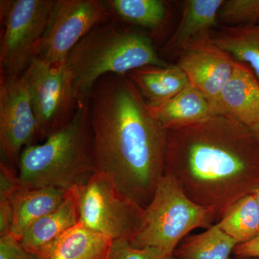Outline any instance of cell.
I'll return each instance as SVG.
<instances>
[{"label": "cell", "instance_id": "cell-17", "mask_svg": "<svg viewBox=\"0 0 259 259\" xmlns=\"http://www.w3.org/2000/svg\"><path fill=\"white\" fill-rule=\"evenodd\" d=\"M128 76L149 106H157L175 97L190 82L178 65L146 66L134 70Z\"/></svg>", "mask_w": 259, "mask_h": 259}, {"label": "cell", "instance_id": "cell-13", "mask_svg": "<svg viewBox=\"0 0 259 259\" xmlns=\"http://www.w3.org/2000/svg\"><path fill=\"white\" fill-rule=\"evenodd\" d=\"M112 243L79 222L35 255L38 259H110Z\"/></svg>", "mask_w": 259, "mask_h": 259}, {"label": "cell", "instance_id": "cell-22", "mask_svg": "<svg viewBox=\"0 0 259 259\" xmlns=\"http://www.w3.org/2000/svg\"><path fill=\"white\" fill-rule=\"evenodd\" d=\"M112 14L127 23L156 30L164 22L166 4L161 0H108Z\"/></svg>", "mask_w": 259, "mask_h": 259}, {"label": "cell", "instance_id": "cell-15", "mask_svg": "<svg viewBox=\"0 0 259 259\" xmlns=\"http://www.w3.org/2000/svg\"><path fill=\"white\" fill-rule=\"evenodd\" d=\"M67 192L59 189L23 187L10 199L13 208L10 233L20 241L34 223L64 202Z\"/></svg>", "mask_w": 259, "mask_h": 259}, {"label": "cell", "instance_id": "cell-16", "mask_svg": "<svg viewBox=\"0 0 259 259\" xmlns=\"http://www.w3.org/2000/svg\"><path fill=\"white\" fill-rule=\"evenodd\" d=\"M79 221L77 202L73 190L57 208L34 223L20 240L25 249L34 254L55 241Z\"/></svg>", "mask_w": 259, "mask_h": 259}, {"label": "cell", "instance_id": "cell-4", "mask_svg": "<svg viewBox=\"0 0 259 259\" xmlns=\"http://www.w3.org/2000/svg\"><path fill=\"white\" fill-rule=\"evenodd\" d=\"M66 64L81 101L107 75L128 74L146 66H168L146 34L110 20L89 32L71 51Z\"/></svg>", "mask_w": 259, "mask_h": 259}, {"label": "cell", "instance_id": "cell-5", "mask_svg": "<svg viewBox=\"0 0 259 259\" xmlns=\"http://www.w3.org/2000/svg\"><path fill=\"white\" fill-rule=\"evenodd\" d=\"M215 221L212 209L193 202L175 177L164 174L129 242L136 248H156L173 255L190 232L199 228L208 229Z\"/></svg>", "mask_w": 259, "mask_h": 259}, {"label": "cell", "instance_id": "cell-19", "mask_svg": "<svg viewBox=\"0 0 259 259\" xmlns=\"http://www.w3.org/2000/svg\"><path fill=\"white\" fill-rule=\"evenodd\" d=\"M224 0H190L176 31L167 42L165 49H182L191 39L208 31L217 23L218 13Z\"/></svg>", "mask_w": 259, "mask_h": 259}, {"label": "cell", "instance_id": "cell-20", "mask_svg": "<svg viewBox=\"0 0 259 259\" xmlns=\"http://www.w3.org/2000/svg\"><path fill=\"white\" fill-rule=\"evenodd\" d=\"M218 224L237 245L259 236V211L254 194L241 197L232 204Z\"/></svg>", "mask_w": 259, "mask_h": 259}, {"label": "cell", "instance_id": "cell-10", "mask_svg": "<svg viewBox=\"0 0 259 259\" xmlns=\"http://www.w3.org/2000/svg\"><path fill=\"white\" fill-rule=\"evenodd\" d=\"M40 141L28 84L22 76H0L1 161L18 171L24 148Z\"/></svg>", "mask_w": 259, "mask_h": 259}, {"label": "cell", "instance_id": "cell-25", "mask_svg": "<svg viewBox=\"0 0 259 259\" xmlns=\"http://www.w3.org/2000/svg\"><path fill=\"white\" fill-rule=\"evenodd\" d=\"M23 187L18 171L0 161V201H10L17 192Z\"/></svg>", "mask_w": 259, "mask_h": 259}, {"label": "cell", "instance_id": "cell-26", "mask_svg": "<svg viewBox=\"0 0 259 259\" xmlns=\"http://www.w3.org/2000/svg\"><path fill=\"white\" fill-rule=\"evenodd\" d=\"M0 259H38L37 255L25 249L18 238L11 233L0 237Z\"/></svg>", "mask_w": 259, "mask_h": 259}, {"label": "cell", "instance_id": "cell-21", "mask_svg": "<svg viewBox=\"0 0 259 259\" xmlns=\"http://www.w3.org/2000/svg\"><path fill=\"white\" fill-rule=\"evenodd\" d=\"M213 39L238 62L249 64L259 79V25L228 27Z\"/></svg>", "mask_w": 259, "mask_h": 259}, {"label": "cell", "instance_id": "cell-12", "mask_svg": "<svg viewBox=\"0 0 259 259\" xmlns=\"http://www.w3.org/2000/svg\"><path fill=\"white\" fill-rule=\"evenodd\" d=\"M210 105L213 116H229L252 127L259 121V83L249 70L237 61L231 77Z\"/></svg>", "mask_w": 259, "mask_h": 259}, {"label": "cell", "instance_id": "cell-3", "mask_svg": "<svg viewBox=\"0 0 259 259\" xmlns=\"http://www.w3.org/2000/svg\"><path fill=\"white\" fill-rule=\"evenodd\" d=\"M18 175L27 187L69 191L84 185L96 173L88 99L80 102L66 127L42 144L24 148Z\"/></svg>", "mask_w": 259, "mask_h": 259}, {"label": "cell", "instance_id": "cell-2", "mask_svg": "<svg viewBox=\"0 0 259 259\" xmlns=\"http://www.w3.org/2000/svg\"><path fill=\"white\" fill-rule=\"evenodd\" d=\"M164 174L193 202L220 221L238 199L259 187V140L248 126L226 115L166 130Z\"/></svg>", "mask_w": 259, "mask_h": 259}, {"label": "cell", "instance_id": "cell-23", "mask_svg": "<svg viewBox=\"0 0 259 259\" xmlns=\"http://www.w3.org/2000/svg\"><path fill=\"white\" fill-rule=\"evenodd\" d=\"M218 18L236 26L254 25L259 22V0H227L218 13Z\"/></svg>", "mask_w": 259, "mask_h": 259}, {"label": "cell", "instance_id": "cell-24", "mask_svg": "<svg viewBox=\"0 0 259 259\" xmlns=\"http://www.w3.org/2000/svg\"><path fill=\"white\" fill-rule=\"evenodd\" d=\"M110 259H174L153 248H136L127 240L113 241Z\"/></svg>", "mask_w": 259, "mask_h": 259}, {"label": "cell", "instance_id": "cell-1", "mask_svg": "<svg viewBox=\"0 0 259 259\" xmlns=\"http://www.w3.org/2000/svg\"><path fill=\"white\" fill-rule=\"evenodd\" d=\"M88 99L97 173L146 208L164 175L166 130L128 74L104 76Z\"/></svg>", "mask_w": 259, "mask_h": 259}, {"label": "cell", "instance_id": "cell-8", "mask_svg": "<svg viewBox=\"0 0 259 259\" xmlns=\"http://www.w3.org/2000/svg\"><path fill=\"white\" fill-rule=\"evenodd\" d=\"M80 223L113 241H130L139 229L144 209L125 198L111 182L95 173L84 185L73 189Z\"/></svg>", "mask_w": 259, "mask_h": 259}, {"label": "cell", "instance_id": "cell-28", "mask_svg": "<svg viewBox=\"0 0 259 259\" xmlns=\"http://www.w3.org/2000/svg\"><path fill=\"white\" fill-rule=\"evenodd\" d=\"M251 129V131H253V134H255V136L258 138L259 140V121L257 122L255 125L252 126V127H250Z\"/></svg>", "mask_w": 259, "mask_h": 259}, {"label": "cell", "instance_id": "cell-29", "mask_svg": "<svg viewBox=\"0 0 259 259\" xmlns=\"http://www.w3.org/2000/svg\"><path fill=\"white\" fill-rule=\"evenodd\" d=\"M253 194H254L255 199H256L257 205H258V208L259 211V187L255 191L254 193Z\"/></svg>", "mask_w": 259, "mask_h": 259}, {"label": "cell", "instance_id": "cell-7", "mask_svg": "<svg viewBox=\"0 0 259 259\" xmlns=\"http://www.w3.org/2000/svg\"><path fill=\"white\" fill-rule=\"evenodd\" d=\"M38 125L40 141L66 127L81 100L66 62L50 64L35 57L24 72Z\"/></svg>", "mask_w": 259, "mask_h": 259}, {"label": "cell", "instance_id": "cell-14", "mask_svg": "<svg viewBox=\"0 0 259 259\" xmlns=\"http://www.w3.org/2000/svg\"><path fill=\"white\" fill-rule=\"evenodd\" d=\"M148 108L165 130L195 125L213 117L207 97L190 83L168 101Z\"/></svg>", "mask_w": 259, "mask_h": 259}, {"label": "cell", "instance_id": "cell-9", "mask_svg": "<svg viewBox=\"0 0 259 259\" xmlns=\"http://www.w3.org/2000/svg\"><path fill=\"white\" fill-rule=\"evenodd\" d=\"M112 16L105 1L56 0L37 57L50 64L66 62L83 37Z\"/></svg>", "mask_w": 259, "mask_h": 259}, {"label": "cell", "instance_id": "cell-18", "mask_svg": "<svg viewBox=\"0 0 259 259\" xmlns=\"http://www.w3.org/2000/svg\"><path fill=\"white\" fill-rule=\"evenodd\" d=\"M236 242L217 223L203 233L186 237L177 247L174 259H234Z\"/></svg>", "mask_w": 259, "mask_h": 259}, {"label": "cell", "instance_id": "cell-6", "mask_svg": "<svg viewBox=\"0 0 259 259\" xmlns=\"http://www.w3.org/2000/svg\"><path fill=\"white\" fill-rule=\"evenodd\" d=\"M56 0H1V75L22 76L37 57Z\"/></svg>", "mask_w": 259, "mask_h": 259}, {"label": "cell", "instance_id": "cell-31", "mask_svg": "<svg viewBox=\"0 0 259 259\" xmlns=\"http://www.w3.org/2000/svg\"><path fill=\"white\" fill-rule=\"evenodd\" d=\"M258 25H259V22H258Z\"/></svg>", "mask_w": 259, "mask_h": 259}, {"label": "cell", "instance_id": "cell-11", "mask_svg": "<svg viewBox=\"0 0 259 259\" xmlns=\"http://www.w3.org/2000/svg\"><path fill=\"white\" fill-rule=\"evenodd\" d=\"M236 64L206 31L182 48L177 65L190 84L202 92L211 103L229 80Z\"/></svg>", "mask_w": 259, "mask_h": 259}, {"label": "cell", "instance_id": "cell-27", "mask_svg": "<svg viewBox=\"0 0 259 259\" xmlns=\"http://www.w3.org/2000/svg\"><path fill=\"white\" fill-rule=\"evenodd\" d=\"M234 255L259 258V236L247 243L237 245L234 250Z\"/></svg>", "mask_w": 259, "mask_h": 259}, {"label": "cell", "instance_id": "cell-30", "mask_svg": "<svg viewBox=\"0 0 259 259\" xmlns=\"http://www.w3.org/2000/svg\"><path fill=\"white\" fill-rule=\"evenodd\" d=\"M234 259H259V258H255V257L237 256V255H235Z\"/></svg>", "mask_w": 259, "mask_h": 259}]
</instances>
